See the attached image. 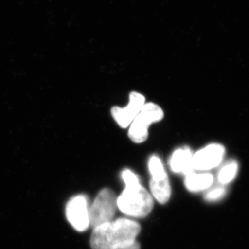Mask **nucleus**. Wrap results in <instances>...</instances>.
Listing matches in <instances>:
<instances>
[{
	"mask_svg": "<svg viewBox=\"0 0 249 249\" xmlns=\"http://www.w3.org/2000/svg\"><path fill=\"white\" fill-rule=\"evenodd\" d=\"M141 231L138 222L120 218L94 228L90 245L92 249H119L132 245Z\"/></svg>",
	"mask_w": 249,
	"mask_h": 249,
	"instance_id": "nucleus-1",
	"label": "nucleus"
},
{
	"mask_svg": "<svg viewBox=\"0 0 249 249\" xmlns=\"http://www.w3.org/2000/svg\"><path fill=\"white\" fill-rule=\"evenodd\" d=\"M153 198L142 185L125 187L117 197V207L123 213L129 217L142 218L151 213Z\"/></svg>",
	"mask_w": 249,
	"mask_h": 249,
	"instance_id": "nucleus-2",
	"label": "nucleus"
},
{
	"mask_svg": "<svg viewBox=\"0 0 249 249\" xmlns=\"http://www.w3.org/2000/svg\"><path fill=\"white\" fill-rule=\"evenodd\" d=\"M117 197L109 188H103L89 206V223L93 228L110 222L117 209Z\"/></svg>",
	"mask_w": 249,
	"mask_h": 249,
	"instance_id": "nucleus-3",
	"label": "nucleus"
},
{
	"mask_svg": "<svg viewBox=\"0 0 249 249\" xmlns=\"http://www.w3.org/2000/svg\"><path fill=\"white\" fill-rule=\"evenodd\" d=\"M66 217L75 230L85 231L90 226L88 197L84 195H79L71 198L67 204Z\"/></svg>",
	"mask_w": 249,
	"mask_h": 249,
	"instance_id": "nucleus-4",
	"label": "nucleus"
},
{
	"mask_svg": "<svg viewBox=\"0 0 249 249\" xmlns=\"http://www.w3.org/2000/svg\"><path fill=\"white\" fill-rule=\"evenodd\" d=\"M145 98L143 95L136 91L129 94L128 106L125 107L114 106L111 109V115L118 124L122 128H126L132 124V121L138 115L144 105Z\"/></svg>",
	"mask_w": 249,
	"mask_h": 249,
	"instance_id": "nucleus-5",
	"label": "nucleus"
},
{
	"mask_svg": "<svg viewBox=\"0 0 249 249\" xmlns=\"http://www.w3.org/2000/svg\"><path fill=\"white\" fill-rule=\"evenodd\" d=\"M225 154V148L218 143L210 144L193 157V166L194 170H209L220 164Z\"/></svg>",
	"mask_w": 249,
	"mask_h": 249,
	"instance_id": "nucleus-6",
	"label": "nucleus"
},
{
	"mask_svg": "<svg viewBox=\"0 0 249 249\" xmlns=\"http://www.w3.org/2000/svg\"><path fill=\"white\" fill-rule=\"evenodd\" d=\"M151 116L142 109L132 121L129 129V139L135 143H142L148 137V127L155 121Z\"/></svg>",
	"mask_w": 249,
	"mask_h": 249,
	"instance_id": "nucleus-7",
	"label": "nucleus"
},
{
	"mask_svg": "<svg viewBox=\"0 0 249 249\" xmlns=\"http://www.w3.org/2000/svg\"><path fill=\"white\" fill-rule=\"evenodd\" d=\"M193 157L189 147L185 146L178 149L170 159V168L175 173L188 175L193 173Z\"/></svg>",
	"mask_w": 249,
	"mask_h": 249,
	"instance_id": "nucleus-8",
	"label": "nucleus"
},
{
	"mask_svg": "<svg viewBox=\"0 0 249 249\" xmlns=\"http://www.w3.org/2000/svg\"><path fill=\"white\" fill-rule=\"evenodd\" d=\"M213 176L209 173H192L186 175L185 186L188 191L197 193L209 188L213 183Z\"/></svg>",
	"mask_w": 249,
	"mask_h": 249,
	"instance_id": "nucleus-9",
	"label": "nucleus"
},
{
	"mask_svg": "<svg viewBox=\"0 0 249 249\" xmlns=\"http://www.w3.org/2000/svg\"><path fill=\"white\" fill-rule=\"evenodd\" d=\"M150 188L152 196L160 204H165L169 200L171 196V187L168 176L160 180H154L151 178Z\"/></svg>",
	"mask_w": 249,
	"mask_h": 249,
	"instance_id": "nucleus-10",
	"label": "nucleus"
},
{
	"mask_svg": "<svg viewBox=\"0 0 249 249\" xmlns=\"http://www.w3.org/2000/svg\"><path fill=\"white\" fill-rule=\"evenodd\" d=\"M237 170H238V165L237 162H229L219 171L218 180L222 184H227L235 178Z\"/></svg>",
	"mask_w": 249,
	"mask_h": 249,
	"instance_id": "nucleus-11",
	"label": "nucleus"
},
{
	"mask_svg": "<svg viewBox=\"0 0 249 249\" xmlns=\"http://www.w3.org/2000/svg\"><path fill=\"white\" fill-rule=\"evenodd\" d=\"M149 170L151 174L152 179H163L168 176L164 169L163 163L160 157L154 155L150 157L148 163Z\"/></svg>",
	"mask_w": 249,
	"mask_h": 249,
	"instance_id": "nucleus-12",
	"label": "nucleus"
},
{
	"mask_svg": "<svg viewBox=\"0 0 249 249\" xmlns=\"http://www.w3.org/2000/svg\"><path fill=\"white\" fill-rule=\"evenodd\" d=\"M122 178L125 183V187H130L140 184L139 177L133 172L128 169L124 170L122 173Z\"/></svg>",
	"mask_w": 249,
	"mask_h": 249,
	"instance_id": "nucleus-13",
	"label": "nucleus"
},
{
	"mask_svg": "<svg viewBox=\"0 0 249 249\" xmlns=\"http://www.w3.org/2000/svg\"><path fill=\"white\" fill-rule=\"evenodd\" d=\"M226 195V190L223 188H217L210 191L205 196L206 201H214L222 199Z\"/></svg>",
	"mask_w": 249,
	"mask_h": 249,
	"instance_id": "nucleus-14",
	"label": "nucleus"
},
{
	"mask_svg": "<svg viewBox=\"0 0 249 249\" xmlns=\"http://www.w3.org/2000/svg\"><path fill=\"white\" fill-rule=\"evenodd\" d=\"M119 249H141V247L139 242L136 241V242L132 244V245L127 246V247H124V248H121Z\"/></svg>",
	"mask_w": 249,
	"mask_h": 249,
	"instance_id": "nucleus-15",
	"label": "nucleus"
}]
</instances>
